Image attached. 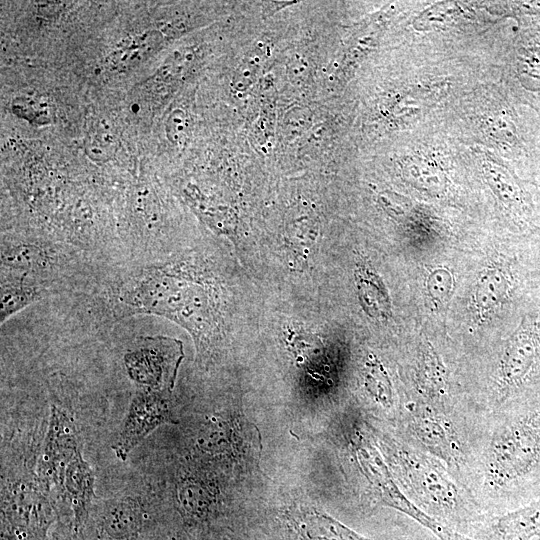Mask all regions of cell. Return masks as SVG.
<instances>
[{
    "label": "cell",
    "mask_w": 540,
    "mask_h": 540,
    "mask_svg": "<svg viewBox=\"0 0 540 540\" xmlns=\"http://www.w3.org/2000/svg\"><path fill=\"white\" fill-rule=\"evenodd\" d=\"M540 474V406L517 414L492 437L485 479L496 490L521 485Z\"/></svg>",
    "instance_id": "cell-1"
},
{
    "label": "cell",
    "mask_w": 540,
    "mask_h": 540,
    "mask_svg": "<svg viewBox=\"0 0 540 540\" xmlns=\"http://www.w3.org/2000/svg\"><path fill=\"white\" fill-rule=\"evenodd\" d=\"M393 462L409 498L421 509L446 526L462 520L459 489L439 464L402 447L393 451Z\"/></svg>",
    "instance_id": "cell-2"
},
{
    "label": "cell",
    "mask_w": 540,
    "mask_h": 540,
    "mask_svg": "<svg viewBox=\"0 0 540 540\" xmlns=\"http://www.w3.org/2000/svg\"><path fill=\"white\" fill-rule=\"evenodd\" d=\"M184 359L181 340L165 335L143 336L125 351L129 379L143 391L170 395Z\"/></svg>",
    "instance_id": "cell-3"
},
{
    "label": "cell",
    "mask_w": 540,
    "mask_h": 540,
    "mask_svg": "<svg viewBox=\"0 0 540 540\" xmlns=\"http://www.w3.org/2000/svg\"><path fill=\"white\" fill-rule=\"evenodd\" d=\"M355 454L362 473L387 505L411 517L439 540H475L439 522L414 503L399 487L369 439L358 436Z\"/></svg>",
    "instance_id": "cell-4"
},
{
    "label": "cell",
    "mask_w": 540,
    "mask_h": 540,
    "mask_svg": "<svg viewBox=\"0 0 540 540\" xmlns=\"http://www.w3.org/2000/svg\"><path fill=\"white\" fill-rule=\"evenodd\" d=\"M540 366V324L525 316L501 355L496 383L497 400L504 403L536 376Z\"/></svg>",
    "instance_id": "cell-5"
},
{
    "label": "cell",
    "mask_w": 540,
    "mask_h": 540,
    "mask_svg": "<svg viewBox=\"0 0 540 540\" xmlns=\"http://www.w3.org/2000/svg\"><path fill=\"white\" fill-rule=\"evenodd\" d=\"M68 245L2 239L1 271L34 279L49 288L68 259Z\"/></svg>",
    "instance_id": "cell-6"
},
{
    "label": "cell",
    "mask_w": 540,
    "mask_h": 540,
    "mask_svg": "<svg viewBox=\"0 0 540 540\" xmlns=\"http://www.w3.org/2000/svg\"><path fill=\"white\" fill-rule=\"evenodd\" d=\"M168 396L139 390L133 397L117 440L112 446L119 460L125 461L131 451L159 426L177 423Z\"/></svg>",
    "instance_id": "cell-7"
},
{
    "label": "cell",
    "mask_w": 540,
    "mask_h": 540,
    "mask_svg": "<svg viewBox=\"0 0 540 540\" xmlns=\"http://www.w3.org/2000/svg\"><path fill=\"white\" fill-rule=\"evenodd\" d=\"M409 425L416 440L431 455L451 465L461 462V443L445 417L429 408H419L413 411Z\"/></svg>",
    "instance_id": "cell-8"
},
{
    "label": "cell",
    "mask_w": 540,
    "mask_h": 540,
    "mask_svg": "<svg viewBox=\"0 0 540 540\" xmlns=\"http://www.w3.org/2000/svg\"><path fill=\"white\" fill-rule=\"evenodd\" d=\"M80 451L76 429L68 415L56 406L51 407L44 442L41 472L52 482L61 478L67 463Z\"/></svg>",
    "instance_id": "cell-9"
},
{
    "label": "cell",
    "mask_w": 540,
    "mask_h": 540,
    "mask_svg": "<svg viewBox=\"0 0 540 540\" xmlns=\"http://www.w3.org/2000/svg\"><path fill=\"white\" fill-rule=\"evenodd\" d=\"M489 530L493 540H540V497L496 516Z\"/></svg>",
    "instance_id": "cell-10"
},
{
    "label": "cell",
    "mask_w": 540,
    "mask_h": 540,
    "mask_svg": "<svg viewBox=\"0 0 540 540\" xmlns=\"http://www.w3.org/2000/svg\"><path fill=\"white\" fill-rule=\"evenodd\" d=\"M512 289V276L503 266L494 265L484 270L477 280L473 306L477 317L485 319L509 297Z\"/></svg>",
    "instance_id": "cell-11"
},
{
    "label": "cell",
    "mask_w": 540,
    "mask_h": 540,
    "mask_svg": "<svg viewBox=\"0 0 540 540\" xmlns=\"http://www.w3.org/2000/svg\"><path fill=\"white\" fill-rule=\"evenodd\" d=\"M47 291V286L34 279L1 272V323L43 298Z\"/></svg>",
    "instance_id": "cell-12"
},
{
    "label": "cell",
    "mask_w": 540,
    "mask_h": 540,
    "mask_svg": "<svg viewBox=\"0 0 540 540\" xmlns=\"http://www.w3.org/2000/svg\"><path fill=\"white\" fill-rule=\"evenodd\" d=\"M214 485L204 476L187 473L176 484V499L184 516L202 519L212 510L216 502Z\"/></svg>",
    "instance_id": "cell-13"
},
{
    "label": "cell",
    "mask_w": 540,
    "mask_h": 540,
    "mask_svg": "<svg viewBox=\"0 0 540 540\" xmlns=\"http://www.w3.org/2000/svg\"><path fill=\"white\" fill-rule=\"evenodd\" d=\"M76 518L79 520L86 512L87 505L94 495V475L89 464L79 451L66 465L61 478Z\"/></svg>",
    "instance_id": "cell-14"
},
{
    "label": "cell",
    "mask_w": 540,
    "mask_h": 540,
    "mask_svg": "<svg viewBox=\"0 0 540 540\" xmlns=\"http://www.w3.org/2000/svg\"><path fill=\"white\" fill-rule=\"evenodd\" d=\"M144 522V509L135 498L125 497L111 503L103 516V528L117 540L131 538Z\"/></svg>",
    "instance_id": "cell-15"
},
{
    "label": "cell",
    "mask_w": 540,
    "mask_h": 540,
    "mask_svg": "<svg viewBox=\"0 0 540 540\" xmlns=\"http://www.w3.org/2000/svg\"><path fill=\"white\" fill-rule=\"evenodd\" d=\"M157 30L146 31L123 40L108 57L111 68L125 70L134 67L157 51L163 41Z\"/></svg>",
    "instance_id": "cell-16"
},
{
    "label": "cell",
    "mask_w": 540,
    "mask_h": 540,
    "mask_svg": "<svg viewBox=\"0 0 540 540\" xmlns=\"http://www.w3.org/2000/svg\"><path fill=\"white\" fill-rule=\"evenodd\" d=\"M416 382L419 391L427 397L438 398L447 391V368L437 351L428 342L420 351Z\"/></svg>",
    "instance_id": "cell-17"
},
{
    "label": "cell",
    "mask_w": 540,
    "mask_h": 540,
    "mask_svg": "<svg viewBox=\"0 0 540 540\" xmlns=\"http://www.w3.org/2000/svg\"><path fill=\"white\" fill-rule=\"evenodd\" d=\"M486 178L497 196L508 205H523V194L519 183L505 168L492 162L484 163Z\"/></svg>",
    "instance_id": "cell-18"
},
{
    "label": "cell",
    "mask_w": 540,
    "mask_h": 540,
    "mask_svg": "<svg viewBox=\"0 0 540 540\" xmlns=\"http://www.w3.org/2000/svg\"><path fill=\"white\" fill-rule=\"evenodd\" d=\"M365 384L371 396L385 407L392 406L393 396L390 380L382 365L376 360L366 364Z\"/></svg>",
    "instance_id": "cell-19"
},
{
    "label": "cell",
    "mask_w": 540,
    "mask_h": 540,
    "mask_svg": "<svg viewBox=\"0 0 540 540\" xmlns=\"http://www.w3.org/2000/svg\"><path fill=\"white\" fill-rule=\"evenodd\" d=\"M452 288L453 277L451 273L444 268L435 269L427 277V295L430 302L437 308L447 303Z\"/></svg>",
    "instance_id": "cell-20"
},
{
    "label": "cell",
    "mask_w": 540,
    "mask_h": 540,
    "mask_svg": "<svg viewBox=\"0 0 540 540\" xmlns=\"http://www.w3.org/2000/svg\"><path fill=\"white\" fill-rule=\"evenodd\" d=\"M407 171L414 186L422 190L438 193L445 185L443 175L424 161L413 160Z\"/></svg>",
    "instance_id": "cell-21"
},
{
    "label": "cell",
    "mask_w": 540,
    "mask_h": 540,
    "mask_svg": "<svg viewBox=\"0 0 540 540\" xmlns=\"http://www.w3.org/2000/svg\"><path fill=\"white\" fill-rule=\"evenodd\" d=\"M307 516L327 533V535L310 536V538L315 537L318 540H369L318 512L309 513Z\"/></svg>",
    "instance_id": "cell-22"
},
{
    "label": "cell",
    "mask_w": 540,
    "mask_h": 540,
    "mask_svg": "<svg viewBox=\"0 0 540 540\" xmlns=\"http://www.w3.org/2000/svg\"><path fill=\"white\" fill-rule=\"evenodd\" d=\"M182 124H183V121H182L181 113L180 115H177V112H174L170 115L167 121V125H166L167 134L170 137V139L172 140L175 139V135L179 133V131H181Z\"/></svg>",
    "instance_id": "cell-23"
},
{
    "label": "cell",
    "mask_w": 540,
    "mask_h": 540,
    "mask_svg": "<svg viewBox=\"0 0 540 540\" xmlns=\"http://www.w3.org/2000/svg\"><path fill=\"white\" fill-rule=\"evenodd\" d=\"M517 7L526 13H540V2H519Z\"/></svg>",
    "instance_id": "cell-24"
},
{
    "label": "cell",
    "mask_w": 540,
    "mask_h": 540,
    "mask_svg": "<svg viewBox=\"0 0 540 540\" xmlns=\"http://www.w3.org/2000/svg\"><path fill=\"white\" fill-rule=\"evenodd\" d=\"M540 187V186H539Z\"/></svg>",
    "instance_id": "cell-25"
}]
</instances>
